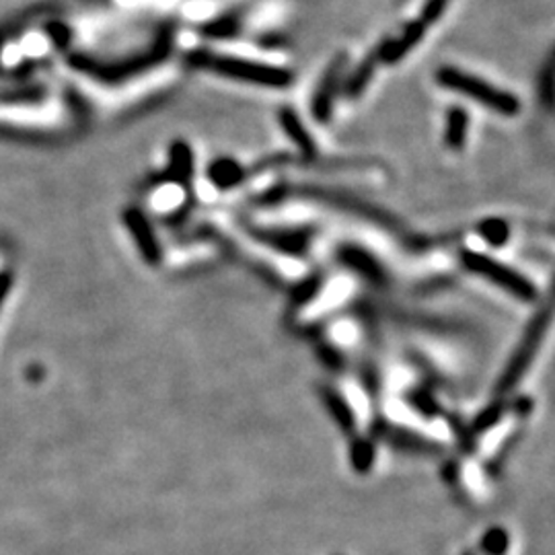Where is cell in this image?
Here are the masks:
<instances>
[{
    "instance_id": "obj_2",
    "label": "cell",
    "mask_w": 555,
    "mask_h": 555,
    "mask_svg": "<svg viewBox=\"0 0 555 555\" xmlns=\"http://www.w3.org/2000/svg\"><path fill=\"white\" fill-rule=\"evenodd\" d=\"M437 79L442 87L456 91L465 98L486 105L488 109L502 114V116H516L520 112V103L506 91H500L494 85L486 80L477 79L474 75H467L453 66H444L437 73Z\"/></svg>"
},
{
    "instance_id": "obj_1",
    "label": "cell",
    "mask_w": 555,
    "mask_h": 555,
    "mask_svg": "<svg viewBox=\"0 0 555 555\" xmlns=\"http://www.w3.org/2000/svg\"><path fill=\"white\" fill-rule=\"evenodd\" d=\"M555 318V278L554 284H552V291H550V297L541 305V309L537 311L535 318L529 323L522 341L518 344L516 348L515 357L511 358L508 366H506V373L500 378L498 383V396H506L515 389L516 385L520 383V378L525 377V373L529 371L533 357L543 341V337L547 334L550 325Z\"/></svg>"
},
{
    "instance_id": "obj_13",
    "label": "cell",
    "mask_w": 555,
    "mask_h": 555,
    "mask_svg": "<svg viewBox=\"0 0 555 555\" xmlns=\"http://www.w3.org/2000/svg\"><path fill=\"white\" fill-rule=\"evenodd\" d=\"M375 59L377 56H373V59L366 60L360 68H358L357 75H354V79L350 80V85H348V95H358L364 87H366V82L371 80L373 77V66H375Z\"/></svg>"
},
{
    "instance_id": "obj_10",
    "label": "cell",
    "mask_w": 555,
    "mask_h": 555,
    "mask_svg": "<svg viewBox=\"0 0 555 555\" xmlns=\"http://www.w3.org/2000/svg\"><path fill=\"white\" fill-rule=\"evenodd\" d=\"M373 459H375V453H373L371 442L357 440L352 444V465L357 472H369V467L373 465Z\"/></svg>"
},
{
    "instance_id": "obj_5",
    "label": "cell",
    "mask_w": 555,
    "mask_h": 555,
    "mask_svg": "<svg viewBox=\"0 0 555 555\" xmlns=\"http://www.w3.org/2000/svg\"><path fill=\"white\" fill-rule=\"evenodd\" d=\"M424 29H426V25L422 21L412 23L399 40L389 41V43H385L378 50V59L383 60V62H397L403 54H408L416 46L417 41L422 40Z\"/></svg>"
},
{
    "instance_id": "obj_15",
    "label": "cell",
    "mask_w": 555,
    "mask_h": 555,
    "mask_svg": "<svg viewBox=\"0 0 555 555\" xmlns=\"http://www.w3.org/2000/svg\"><path fill=\"white\" fill-rule=\"evenodd\" d=\"M447 2H449V0H428V2H426V9H424L422 23H424V25H428L430 21H437L438 17L442 15V11H444Z\"/></svg>"
},
{
    "instance_id": "obj_14",
    "label": "cell",
    "mask_w": 555,
    "mask_h": 555,
    "mask_svg": "<svg viewBox=\"0 0 555 555\" xmlns=\"http://www.w3.org/2000/svg\"><path fill=\"white\" fill-rule=\"evenodd\" d=\"M481 235L488 238V241H492L494 245H500V243H504L506 237H508V229L500 220H490V222L481 224Z\"/></svg>"
},
{
    "instance_id": "obj_6",
    "label": "cell",
    "mask_w": 555,
    "mask_h": 555,
    "mask_svg": "<svg viewBox=\"0 0 555 555\" xmlns=\"http://www.w3.org/2000/svg\"><path fill=\"white\" fill-rule=\"evenodd\" d=\"M339 70H341V60L334 64V68L327 73V77L323 80V85L319 87L318 98H315V116L319 119H327L330 116V109H332V100H334V93L337 89V79H339Z\"/></svg>"
},
{
    "instance_id": "obj_4",
    "label": "cell",
    "mask_w": 555,
    "mask_h": 555,
    "mask_svg": "<svg viewBox=\"0 0 555 555\" xmlns=\"http://www.w3.org/2000/svg\"><path fill=\"white\" fill-rule=\"evenodd\" d=\"M463 263L467 270H472L474 274L488 278L490 282L498 284L500 288H504L506 293H511L513 297L522 298V300H533L535 298V286L525 276H520L513 268L500 263L496 259L481 256L476 251H465Z\"/></svg>"
},
{
    "instance_id": "obj_12",
    "label": "cell",
    "mask_w": 555,
    "mask_h": 555,
    "mask_svg": "<svg viewBox=\"0 0 555 555\" xmlns=\"http://www.w3.org/2000/svg\"><path fill=\"white\" fill-rule=\"evenodd\" d=\"M481 547L486 555H504L508 550V535L504 529H492L488 535L483 537Z\"/></svg>"
},
{
    "instance_id": "obj_11",
    "label": "cell",
    "mask_w": 555,
    "mask_h": 555,
    "mask_svg": "<svg viewBox=\"0 0 555 555\" xmlns=\"http://www.w3.org/2000/svg\"><path fill=\"white\" fill-rule=\"evenodd\" d=\"M385 438L393 440L399 447L420 449V451H435V447L428 440H422V438L414 437L410 433H397V430H391V428H385Z\"/></svg>"
},
{
    "instance_id": "obj_3",
    "label": "cell",
    "mask_w": 555,
    "mask_h": 555,
    "mask_svg": "<svg viewBox=\"0 0 555 555\" xmlns=\"http://www.w3.org/2000/svg\"><path fill=\"white\" fill-rule=\"evenodd\" d=\"M192 62L196 66L215 70V73L224 75V77L254 82V85H263V87H286V85L293 82V75L288 70L276 68V66H268V64H259V62H249V60L199 52V54L192 56Z\"/></svg>"
},
{
    "instance_id": "obj_8",
    "label": "cell",
    "mask_w": 555,
    "mask_h": 555,
    "mask_svg": "<svg viewBox=\"0 0 555 555\" xmlns=\"http://www.w3.org/2000/svg\"><path fill=\"white\" fill-rule=\"evenodd\" d=\"M280 119H282V126H284V130L288 132V137H293V140L297 142L298 146H300L305 153L313 155V153H315L313 140L309 137V132L302 128V124L298 121L297 116H295L291 109H284Z\"/></svg>"
},
{
    "instance_id": "obj_7",
    "label": "cell",
    "mask_w": 555,
    "mask_h": 555,
    "mask_svg": "<svg viewBox=\"0 0 555 555\" xmlns=\"http://www.w3.org/2000/svg\"><path fill=\"white\" fill-rule=\"evenodd\" d=\"M467 128H469V118L467 112L455 107L447 116V144L451 149H461L467 139Z\"/></svg>"
},
{
    "instance_id": "obj_9",
    "label": "cell",
    "mask_w": 555,
    "mask_h": 555,
    "mask_svg": "<svg viewBox=\"0 0 555 555\" xmlns=\"http://www.w3.org/2000/svg\"><path fill=\"white\" fill-rule=\"evenodd\" d=\"M323 397H325V401H327L330 412L334 414L337 424L341 426V430H346V433L354 430L357 420L352 416V412H350L348 403H346L341 397L337 396V393H334V391H330V389H323Z\"/></svg>"
}]
</instances>
